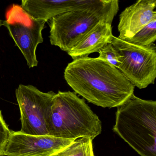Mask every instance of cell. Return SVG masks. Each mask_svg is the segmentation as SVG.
<instances>
[{
	"mask_svg": "<svg viewBox=\"0 0 156 156\" xmlns=\"http://www.w3.org/2000/svg\"><path fill=\"white\" fill-rule=\"evenodd\" d=\"M64 78L76 94L103 108L119 106L135 90L118 68L98 57L74 59L65 69Z\"/></svg>",
	"mask_w": 156,
	"mask_h": 156,
	"instance_id": "obj_1",
	"label": "cell"
},
{
	"mask_svg": "<svg viewBox=\"0 0 156 156\" xmlns=\"http://www.w3.org/2000/svg\"><path fill=\"white\" fill-rule=\"evenodd\" d=\"M118 0H87L83 5L49 21L50 42L68 53L98 23H112L119 9Z\"/></svg>",
	"mask_w": 156,
	"mask_h": 156,
	"instance_id": "obj_2",
	"label": "cell"
},
{
	"mask_svg": "<svg viewBox=\"0 0 156 156\" xmlns=\"http://www.w3.org/2000/svg\"><path fill=\"white\" fill-rule=\"evenodd\" d=\"M114 131L140 156H156V102L133 94L118 107Z\"/></svg>",
	"mask_w": 156,
	"mask_h": 156,
	"instance_id": "obj_3",
	"label": "cell"
},
{
	"mask_svg": "<svg viewBox=\"0 0 156 156\" xmlns=\"http://www.w3.org/2000/svg\"><path fill=\"white\" fill-rule=\"evenodd\" d=\"M49 136L76 140H94L102 132V123L75 92L59 91L55 96L48 122Z\"/></svg>",
	"mask_w": 156,
	"mask_h": 156,
	"instance_id": "obj_4",
	"label": "cell"
},
{
	"mask_svg": "<svg viewBox=\"0 0 156 156\" xmlns=\"http://www.w3.org/2000/svg\"><path fill=\"white\" fill-rule=\"evenodd\" d=\"M15 94L20 111V132L33 136L49 135L48 122L56 93H44L31 85L20 84Z\"/></svg>",
	"mask_w": 156,
	"mask_h": 156,
	"instance_id": "obj_5",
	"label": "cell"
},
{
	"mask_svg": "<svg viewBox=\"0 0 156 156\" xmlns=\"http://www.w3.org/2000/svg\"><path fill=\"white\" fill-rule=\"evenodd\" d=\"M110 43L122 56L118 69L125 77L139 89L154 84L156 77V46L131 44L113 36Z\"/></svg>",
	"mask_w": 156,
	"mask_h": 156,
	"instance_id": "obj_6",
	"label": "cell"
},
{
	"mask_svg": "<svg viewBox=\"0 0 156 156\" xmlns=\"http://www.w3.org/2000/svg\"><path fill=\"white\" fill-rule=\"evenodd\" d=\"M45 23L44 21L33 18L20 5L15 4L8 10L6 20L2 23L20 50L30 68L38 66L36 49L43 42L42 33Z\"/></svg>",
	"mask_w": 156,
	"mask_h": 156,
	"instance_id": "obj_7",
	"label": "cell"
},
{
	"mask_svg": "<svg viewBox=\"0 0 156 156\" xmlns=\"http://www.w3.org/2000/svg\"><path fill=\"white\" fill-rule=\"evenodd\" d=\"M75 140L11 131L3 153L11 156H51Z\"/></svg>",
	"mask_w": 156,
	"mask_h": 156,
	"instance_id": "obj_8",
	"label": "cell"
},
{
	"mask_svg": "<svg viewBox=\"0 0 156 156\" xmlns=\"http://www.w3.org/2000/svg\"><path fill=\"white\" fill-rule=\"evenodd\" d=\"M156 0H139L126 8L120 13L118 38L122 40L133 37L156 18Z\"/></svg>",
	"mask_w": 156,
	"mask_h": 156,
	"instance_id": "obj_9",
	"label": "cell"
},
{
	"mask_svg": "<svg viewBox=\"0 0 156 156\" xmlns=\"http://www.w3.org/2000/svg\"><path fill=\"white\" fill-rule=\"evenodd\" d=\"M87 2V0H23L20 6L33 18L47 22L54 17L74 9Z\"/></svg>",
	"mask_w": 156,
	"mask_h": 156,
	"instance_id": "obj_10",
	"label": "cell"
},
{
	"mask_svg": "<svg viewBox=\"0 0 156 156\" xmlns=\"http://www.w3.org/2000/svg\"><path fill=\"white\" fill-rule=\"evenodd\" d=\"M113 35L112 23L106 21L98 23L67 53L73 60L88 56L110 43Z\"/></svg>",
	"mask_w": 156,
	"mask_h": 156,
	"instance_id": "obj_11",
	"label": "cell"
},
{
	"mask_svg": "<svg viewBox=\"0 0 156 156\" xmlns=\"http://www.w3.org/2000/svg\"><path fill=\"white\" fill-rule=\"evenodd\" d=\"M51 156H94L93 140L86 137L76 139L70 145Z\"/></svg>",
	"mask_w": 156,
	"mask_h": 156,
	"instance_id": "obj_12",
	"label": "cell"
},
{
	"mask_svg": "<svg viewBox=\"0 0 156 156\" xmlns=\"http://www.w3.org/2000/svg\"><path fill=\"white\" fill-rule=\"evenodd\" d=\"M156 39V18H155L133 37L124 41L138 46H150L154 44Z\"/></svg>",
	"mask_w": 156,
	"mask_h": 156,
	"instance_id": "obj_13",
	"label": "cell"
},
{
	"mask_svg": "<svg viewBox=\"0 0 156 156\" xmlns=\"http://www.w3.org/2000/svg\"><path fill=\"white\" fill-rule=\"evenodd\" d=\"M98 58L118 69L121 65L122 56L115 46L109 43L104 46L98 52Z\"/></svg>",
	"mask_w": 156,
	"mask_h": 156,
	"instance_id": "obj_14",
	"label": "cell"
},
{
	"mask_svg": "<svg viewBox=\"0 0 156 156\" xmlns=\"http://www.w3.org/2000/svg\"><path fill=\"white\" fill-rule=\"evenodd\" d=\"M0 156H9V155H6V154H3V153H2V154H0Z\"/></svg>",
	"mask_w": 156,
	"mask_h": 156,
	"instance_id": "obj_15",
	"label": "cell"
},
{
	"mask_svg": "<svg viewBox=\"0 0 156 156\" xmlns=\"http://www.w3.org/2000/svg\"><path fill=\"white\" fill-rule=\"evenodd\" d=\"M2 25V22L1 20H0V28L1 27Z\"/></svg>",
	"mask_w": 156,
	"mask_h": 156,
	"instance_id": "obj_16",
	"label": "cell"
}]
</instances>
